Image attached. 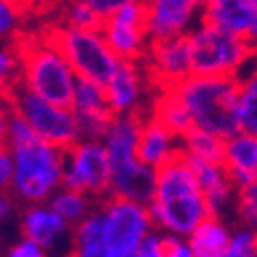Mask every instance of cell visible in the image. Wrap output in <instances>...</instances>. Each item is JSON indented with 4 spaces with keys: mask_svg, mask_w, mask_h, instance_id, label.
<instances>
[{
    "mask_svg": "<svg viewBox=\"0 0 257 257\" xmlns=\"http://www.w3.org/2000/svg\"><path fill=\"white\" fill-rule=\"evenodd\" d=\"M68 257H111L103 241L101 218H99L97 206L87 218L80 220L76 226H72Z\"/></svg>",
    "mask_w": 257,
    "mask_h": 257,
    "instance_id": "24",
    "label": "cell"
},
{
    "mask_svg": "<svg viewBox=\"0 0 257 257\" xmlns=\"http://www.w3.org/2000/svg\"><path fill=\"white\" fill-rule=\"evenodd\" d=\"M191 117V125L220 138L239 132L237 121V78L189 74L173 87Z\"/></svg>",
    "mask_w": 257,
    "mask_h": 257,
    "instance_id": "4",
    "label": "cell"
},
{
    "mask_svg": "<svg viewBox=\"0 0 257 257\" xmlns=\"http://www.w3.org/2000/svg\"><path fill=\"white\" fill-rule=\"evenodd\" d=\"M194 175L202 187V194L206 196V202L216 216H224L234 208V200H237V185L228 177L222 161H196L187 159Z\"/></svg>",
    "mask_w": 257,
    "mask_h": 257,
    "instance_id": "17",
    "label": "cell"
},
{
    "mask_svg": "<svg viewBox=\"0 0 257 257\" xmlns=\"http://www.w3.org/2000/svg\"><path fill=\"white\" fill-rule=\"evenodd\" d=\"M7 144L13 153L11 194L23 206L48 202L62 187L64 151L41 140L17 113L11 121Z\"/></svg>",
    "mask_w": 257,
    "mask_h": 257,
    "instance_id": "1",
    "label": "cell"
},
{
    "mask_svg": "<svg viewBox=\"0 0 257 257\" xmlns=\"http://www.w3.org/2000/svg\"><path fill=\"white\" fill-rule=\"evenodd\" d=\"M17 212V200L9 189H0V228H5Z\"/></svg>",
    "mask_w": 257,
    "mask_h": 257,
    "instance_id": "39",
    "label": "cell"
},
{
    "mask_svg": "<svg viewBox=\"0 0 257 257\" xmlns=\"http://www.w3.org/2000/svg\"><path fill=\"white\" fill-rule=\"evenodd\" d=\"M222 165L237 189L257 181V136L249 132H234L224 140Z\"/></svg>",
    "mask_w": 257,
    "mask_h": 257,
    "instance_id": "18",
    "label": "cell"
},
{
    "mask_svg": "<svg viewBox=\"0 0 257 257\" xmlns=\"http://www.w3.org/2000/svg\"><path fill=\"white\" fill-rule=\"evenodd\" d=\"M161 257H194L187 241L183 237H173V234H165V245Z\"/></svg>",
    "mask_w": 257,
    "mask_h": 257,
    "instance_id": "37",
    "label": "cell"
},
{
    "mask_svg": "<svg viewBox=\"0 0 257 257\" xmlns=\"http://www.w3.org/2000/svg\"><path fill=\"white\" fill-rule=\"evenodd\" d=\"M19 50V84L58 105L72 101L78 76L70 62L60 52L50 35L25 37L17 41Z\"/></svg>",
    "mask_w": 257,
    "mask_h": 257,
    "instance_id": "3",
    "label": "cell"
},
{
    "mask_svg": "<svg viewBox=\"0 0 257 257\" xmlns=\"http://www.w3.org/2000/svg\"><path fill=\"white\" fill-rule=\"evenodd\" d=\"M70 109L78 121L80 138L101 140L113 119L103 84L84 80V78H78L76 82V89L70 101Z\"/></svg>",
    "mask_w": 257,
    "mask_h": 257,
    "instance_id": "14",
    "label": "cell"
},
{
    "mask_svg": "<svg viewBox=\"0 0 257 257\" xmlns=\"http://www.w3.org/2000/svg\"><path fill=\"white\" fill-rule=\"evenodd\" d=\"M155 179H157V169L148 167L140 159H136L134 163L111 169L109 196L148 204L155 191Z\"/></svg>",
    "mask_w": 257,
    "mask_h": 257,
    "instance_id": "21",
    "label": "cell"
},
{
    "mask_svg": "<svg viewBox=\"0 0 257 257\" xmlns=\"http://www.w3.org/2000/svg\"><path fill=\"white\" fill-rule=\"evenodd\" d=\"M13 181V153L7 142H0V189H11Z\"/></svg>",
    "mask_w": 257,
    "mask_h": 257,
    "instance_id": "38",
    "label": "cell"
},
{
    "mask_svg": "<svg viewBox=\"0 0 257 257\" xmlns=\"http://www.w3.org/2000/svg\"><path fill=\"white\" fill-rule=\"evenodd\" d=\"M13 117H15V105L11 99V91H0V142H7Z\"/></svg>",
    "mask_w": 257,
    "mask_h": 257,
    "instance_id": "36",
    "label": "cell"
},
{
    "mask_svg": "<svg viewBox=\"0 0 257 257\" xmlns=\"http://www.w3.org/2000/svg\"><path fill=\"white\" fill-rule=\"evenodd\" d=\"M181 153V140L171 130L151 115H142L140 136H138V159L153 167L161 169L165 163L175 159Z\"/></svg>",
    "mask_w": 257,
    "mask_h": 257,
    "instance_id": "19",
    "label": "cell"
},
{
    "mask_svg": "<svg viewBox=\"0 0 257 257\" xmlns=\"http://www.w3.org/2000/svg\"><path fill=\"white\" fill-rule=\"evenodd\" d=\"M60 52L66 56L78 78L105 84L117 66V56L107 46L99 29H76L58 25L48 33Z\"/></svg>",
    "mask_w": 257,
    "mask_h": 257,
    "instance_id": "7",
    "label": "cell"
},
{
    "mask_svg": "<svg viewBox=\"0 0 257 257\" xmlns=\"http://www.w3.org/2000/svg\"><path fill=\"white\" fill-rule=\"evenodd\" d=\"M23 27V5L21 0H0V41L17 44Z\"/></svg>",
    "mask_w": 257,
    "mask_h": 257,
    "instance_id": "28",
    "label": "cell"
},
{
    "mask_svg": "<svg viewBox=\"0 0 257 257\" xmlns=\"http://www.w3.org/2000/svg\"><path fill=\"white\" fill-rule=\"evenodd\" d=\"M19 228L23 237L33 239L48 251L60 249L62 245L70 243L72 237V226L48 202L23 206L19 216Z\"/></svg>",
    "mask_w": 257,
    "mask_h": 257,
    "instance_id": "15",
    "label": "cell"
},
{
    "mask_svg": "<svg viewBox=\"0 0 257 257\" xmlns=\"http://www.w3.org/2000/svg\"><path fill=\"white\" fill-rule=\"evenodd\" d=\"M80 3H84L103 21V19L109 17V15L117 13L119 9H123L127 5H134V3H142V0H80Z\"/></svg>",
    "mask_w": 257,
    "mask_h": 257,
    "instance_id": "34",
    "label": "cell"
},
{
    "mask_svg": "<svg viewBox=\"0 0 257 257\" xmlns=\"http://www.w3.org/2000/svg\"><path fill=\"white\" fill-rule=\"evenodd\" d=\"M220 257H257V230L247 224L234 226Z\"/></svg>",
    "mask_w": 257,
    "mask_h": 257,
    "instance_id": "29",
    "label": "cell"
},
{
    "mask_svg": "<svg viewBox=\"0 0 257 257\" xmlns=\"http://www.w3.org/2000/svg\"><path fill=\"white\" fill-rule=\"evenodd\" d=\"M142 115H113L101 142L111 169L134 163L138 159V136Z\"/></svg>",
    "mask_w": 257,
    "mask_h": 257,
    "instance_id": "20",
    "label": "cell"
},
{
    "mask_svg": "<svg viewBox=\"0 0 257 257\" xmlns=\"http://www.w3.org/2000/svg\"><path fill=\"white\" fill-rule=\"evenodd\" d=\"M237 121L241 132L257 136V60L237 78Z\"/></svg>",
    "mask_w": 257,
    "mask_h": 257,
    "instance_id": "25",
    "label": "cell"
},
{
    "mask_svg": "<svg viewBox=\"0 0 257 257\" xmlns=\"http://www.w3.org/2000/svg\"><path fill=\"white\" fill-rule=\"evenodd\" d=\"M163 245H165V232L155 228V230L148 232V237L140 243V247L136 249L134 257H161Z\"/></svg>",
    "mask_w": 257,
    "mask_h": 257,
    "instance_id": "35",
    "label": "cell"
},
{
    "mask_svg": "<svg viewBox=\"0 0 257 257\" xmlns=\"http://www.w3.org/2000/svg\"><path fill=\"white\" fill-rule=\"evenodd\" d=\"M151 41L187 35L200 23L202 0H142Z\"/></svg>",
    "mask_w": 257,
    "mask_h": 257,
    "instance_id": "13",
    "label": "cell"
},
{
    "mask_svg": "<svg viewBox=\"0 0 257 257\" xmlns=\"http://www.w3.org/2000/svg\"><path fill=\"white\" fill-rule=\"evenodd\" d=\"M109 179L111 165L101 140L78 138L64 151L62 185L78 189L99 202L109 196Z\"/></svg>",
    "mask_w": 257,
    "mask_h": 257,
    "instance_id": "9",
    "label": "cell"
},
{
    "mask_svg": "<svg viewBox=\"0 0 257 257\" xmlns=\"http://www.w3.org/2000/svg\"><path fill=\"white\" fill-rule=\"evenodd\" d=\"M155 89H173L191 74V54L187 35L151 41L142 60Z\"/></svg>",
    "mask_w": 257,
    "mask_h": 257,
    "instance_id": "12",
    "label": "cell"
},
{
    "mask_svg": "<svg viewBox=\"0 0 257 257\" xmlns=\"http://www.w3.org/2000/svg\"><path fill=\"white\" fill-rule=\"evenodd\" d=\"M66 27H76V29H99L101 19L80 0H68L64 7V23Z\"/></svg>",
    "mask_w": 257,
    "mask_h": 257,
    "instance_id": "32",
    "label": "cell"
},
{
    "mask_svg": "<svg viewBox=\"0 0 257 257\" xmlns=\"http://www.w3.org/2000/svg\"><path fill=\"white\" fill-rule=\"evenodd\" d=\"M181 155L196 161H222L224 138L202 127H191L181 138Z\"/></svg>",
    "mask_w": 257,
    "mask_h": 257,
    "instance_id": "27",
    "label": "cell"
},
{
    "mask_svg": "<svg viewBox=\"0 0 257 257\" xmlns=\"http://www.w3.org/2000/svg\"><path fill=\"white\" fill-rule=\"evenodd\" d=\"M253 50H255V58H257V37L253 39Z\"/></svg>",
    "mask_w": 257,
    "mask_h": 257,
    "instance_id": "41",
    "label": "cell"
},
{
    "mask_svg": "<svg viewBox=\"0 0 257 257\" xmlns=\"http://www.w3.org/2000/svg\"><path fill=\"white\" fill-rule=\"evenodd\" d=\"M200 21L232 35L245 37L253 44L257 37V15L247 0H204Z\"/></svg>",
    "mask_w": 257,
    "mask_h": 257,
    "instance_id": "16",
    "label": "cell"
},
{
    "mask_svg": "<svg viewBox=\"0 0 257 257\" xmlns=\"http://www.w3.org/2000/svg\"><path fill=\"white\" fill-rule=\"evenodd\" d=\"M247 5H249V7L253 9V13L257 15V0H247Z\"/></svg>",
    "mask_w": 257,
    "mask_h": 257,
    "instance_id": "40",
    "label": "cell"
},
{
    "mask_svg": "<svg viewBox=\"0 0 257 257\" xmlns=\"http://www.w3.org/2000/svg\"><path fill=\"white\" fill-rule=\"evenodd\" d=\"M202 3H204V0H202Z\"/></svg>",
    "mask_w": 257,
    "mask_h": 257,
    "instance_id": "43",
    "label": "cell"
},
{
    "mask_svg": "<svg viewBox=\"0 0 257 257\" xmlns=\"http://www.w3.org/2000/svg\"><path fill=\"white\" fill-rule=\"evenodd\" d=\"M101 232L111 257H130L140 243L155 230L148 206L117 196H107L97 202Z\"/></svg>",
    "mask_w": 257,
    "mask_h": 257,
    "instance_id": "6",
    "label": "cell"
},
{
    "mask_svg": "<svg viewBox=\"0 0 257 257\" xmlns=\"http://www.w3.org/2000/svg\"><path fill=\"white\" fill-rule=\"evenodd\" d=\"M101 33L107 41V46L117 56V60L142 62L148 52V46H151L142 3L127 5L117 13L103 19Z\"/></svg>",
    "mask_w": 257,
    "mask_h": 257,
    "instance_id": "10",
    "label": "cell"
},
{
    "mask_svg": "<svg viewBox=\"0 0 257 257\" xmlns=\"http://www.w3.org/2000/svg\"><path fill=\"white\" fill-rule=\"evenodd\" d=\"M19 50L17 44L0 41V91H11L19 84Z\"/></svg>",
    "mask_w": 257,
    "mask_h": 257,
    "instance_id": "30",
    "label": "cell"
},
{
    "mask_svg": "<svg viewBox=\"0 0 257 257\" xmlns=\"http://www.w3.org/2000/svg\"><path fill=\"white\" fill-rule=\"evenodd\" d=\"M3 257H50V251L35 243L33 239H27L21 234V239L13 241Z\"/></svg>",
    "mask_w": 257,
    "mask_h": 257,
    "instance_id": "33",
    "label": "cell"
},
{
    "mask_svg": "<svg viewBox=\"0 0 257 257\" xmlns=\"http://www.w3.org/2000/svg\"><path fill=\"white\" fill-rule=\"evenodd\" d=\"M48 204L70 226H76L80 220H84L95 210L97 200L91 198V196H87V194H82V191H78V189L62 185V187H58L54 194H52V198L48 200Z\"/></svg>",
    "mask_w": 257,
    "mask_h": 257,
    "instance_id": "26",
    "label": "cell"
},
{
    "mask_svg": "<svg viewBox=\"0 0 257 257\" xmlns=\"http://www.w3.org/2000/svg\"><path fill=\"white\" fill-rule=\"evenodd\" d=\"M232 212L239 218V224H247L257 230V181L237 191Z\"/></svg>",
    "mask_w": 257,
    "mask_h": 257,
    "instance_id": "31",
    "label": "cell"
},
{
    "mask_svg": "<svg viewBox=\"0 0 257 257\" xmlns=\"http://www.w3.org/2000/svg\"><path fill=\"white\" fill-rule=\"evenodd\" d=\"M130 257H134V255H130Z\"/></svg>",
    "mask_w": 257,
    "mask_h": 257,
    "instance_id": "42",
    "label": "cell"
},
{
    "mask_svg": "<svg viewBox=\"0 0 257 257\" xmlns=\"http://www.w3.org/2000/svg\"><path fill=\"white\" fill-rule=\"evenodd\" d=\"M230 232L232 228L226 224L224 216L210 214L187 234L185 241L194 257H220L228 245Z\"/></svg>",
    "mask_w": 257,
    "mask_h": 257,
    "instance_id": "22",
    "label": "cell"
},
{
    "mask_svg": "<svg viewBox=\"0 0 257 257\" xmlns=\"http://www.w3.org/2000/svg\"><path fill=\"white\" fill-rule=\"evenodd\" d=\"M187 41L191 54V74L239 78L257 60L249 39L202 21L187 33Z\"/></svg>",
    "mask_w": 257,
    "mask_h": 257,
    "instance_id": "5",
    "label": "cell"
},
{
    "mask_svg": "<svg viewBox=\"0 0 257 257\" xmlns=\"http://www.w3.org/2000/svg\"><path fill=\"white\" fill-rule=\"evenodd\" d=\"M11 99L15 105V113L41 140L66 151L68 146H72L80 138L78 121L68 105L52 103L25 89L23 84H15L11 89Z\"/></svg>",
    "mask_w": 257,
    "mask_h": 257,
    "instance_id": "8",
    "label": "cell"
},
{
    "mask_svg": "<svg viewBox=\"0 0 257 257\" xmlns=\"http://www.w3.org/2000/svg\"><path fill=\"white\" fill-rule=\"evenodd\" d=\"M144 115L155 117L157 121H161L167 127V130H171L179 138L194 127L185 105L181 103L175 89H157L151 105H148V111Z\"/></svg>",
    "mask_w": 257,
    "mask_h": 257,
    "instance_id": "23",
    "label": "cell"
},
{
    "mask_svg": "<svg viewBox=\"0 0 257 257\" xmlns=\"http://www.w3.org/2000/svg\"><path fill=\"white\" fill-rule=\"evenodd\" d=\"M151 87L153 82L144 70V64L130 60H119L111 76L103 84L113 115H144L148 111L146 101Z\"/></svg>",
    "mask_w": 257,
    "mask_h": 257,
    "instance_id": "11",
    "label": "cell"
},
{
    "mask_svg": "<svg viewBox=\"0 0 257 257\" xmlns=\"http://www.w3.org/2000/svg\"><path fill=\"white\" fill-rule=\"evenodd\" d=\"M146 206L157 230L183 239L212 214L194 169L181 153L157 169L155 191Z\"/></svg>",
    "mask_w": 257,
    "mask_h": 257,
    "instance_id": "2",
    "label": "cell"
}]
</instances>
